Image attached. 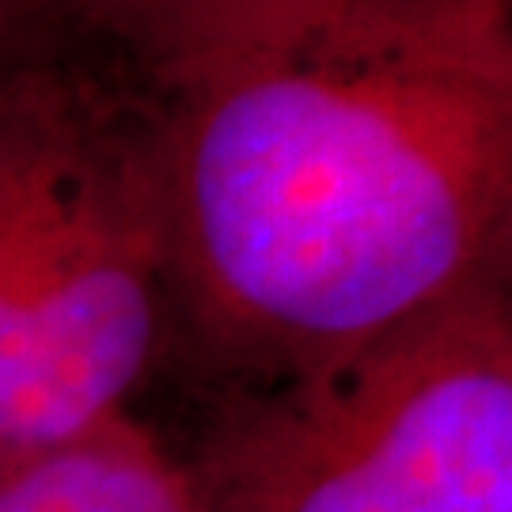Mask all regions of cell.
<instances>
[{
    "instance_id": "5b68a950",
    "label": "cell",
    "mask_w": 512,
    "mask_h": 512,
    "mask_svg": "<svg viewBox=\"0 0 512 512\" xmlns=\"http://www.w3.org/2000/svg\"><path fill=\"white\" fill-rule=\"evenodd\" d=\"M0 512H202L183 459L126 414L0 452Z\"/></svg>"
},
{
    "instance_id": "6da1fadb",
    "label": "cell",
    "mask_w": 512,
    "mask_h": 512,
    "mask_svg": "<svg viewBox=\"0 0 512 512\" xmlns=\"http://www.w3.org/2000/svg\"><path fill=\"white\" fill-rule=\"evenodd\" d=\"M152 103L175 346L232 387L509 274L512 0H330Z\"/></svg>"
},
{
    "instance_id": "3957f363",
    "label": "cell",
    "mask_w": 512,
    "mask_h": 512,
    "mask_svg": "<svg viewBox=\"0 0 512 512\" xmlns=\"http://www.w3.org/2000/svg\"><path fill=\"white\" fill-rule=\"evenodd\" d=\"M186 471L202 512H512L509 274L236 387Z\"/></svg>"
},
{
    "instance_id": "277c9868",
    "label": "cell",
    "mask_w": 512,
    "mask_h": 512,
    "mask_svg": "<svg viewBox=\"0 0 512 512\" xmlns=\"http://www.w3.org/2000/svg\"><path fill=\"white\" fill-rule=\"evenodd\" d=\"M61 35L160 92L293 31L330 0H42Z\"/></svg>"
},
{
    "instance_id": "8992f818",
    "label": "cell",
    "mask_w": 512,
    "mask_h": 512,
    "mask_svg": "<svg viewBox=\"0 0 512 512\" xmlns=\"http://www.w3.org/2000/svg\"><path fill=\"white\" fill-rule=\"evenodd\" d=\"M61 27L42 0H0V69L38 46L54 42Z\"/></svg>"
},
{
    "instance_id": "7a4b0ae2",
    "label": "cell",
    "mask_w": 512,
    "mask_h": 512,
    "mask_svg": "<svg viewBox=\"0 0 512 512\" xmlns=\"http://www.w3.org/2000/svg\"><path fill=\"white\" fill-rule=\"evenodd\" d=\"M171 349L156 103L57 35L0 69V452L126 414Z\"/></svg>"
}]
</instances>
